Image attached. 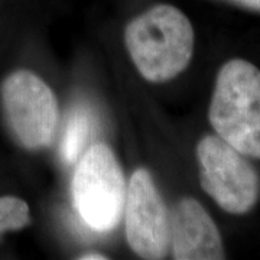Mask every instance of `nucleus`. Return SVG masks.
<instances>
[{
    "instance_id": "f257e3e1",
    "label": "nucleus",
    "mask_w": 260,
    "mask_h": 260,
    "mask_svg": "<svg viewBox=\"0 0 260 260\" xmlns=\"http://www.w3.org/2000/svg\"><path fill=\"white\" fill-rule=\"evenodd\" d=\"M124 42L142 77L149 83H165L189 64L194 29L181 10L158 5L130 22Z\"/></svg>"
},
{
    "instance_id": "f03ea898",
    "label": "nucleus",
    "mask_w": 260,
    "mask_h": 260,
    "mask_svg": "<svg viewBox=\"0 0 260 260\" xmlns=\"http://www.w3.org/2000/svg\"><path fill=\"white\" fill-rule=\"evenodd\" d=\"M210 123L244 156L260 159V70L249 61L223 65L214 87Z\"/></svg>"
},
{
    "instance_id": "7ed1b4c3",
    "label": "nucleus",
    "mask_w": 260,
    "mask_h": 260,
    "mask_svg": "<svg viewBox=\"0 0 260 260\" xmlns=\"http://www.w3.org/2000/svg\"><path fill=\"white\" fill-rule=\"evenodd\" d=\"M73 203L83 221L107 233L124 213L127 185L117 159L106 143L91 145L83 153L73 177Z\"/></svg>"
},
{
    "instance_id": "20e7f679",
    "label": "nucleus",
    "mask_w": 260,
    "mask_h": 260,
    "mask_svg": "<svg viewBox=\"0 0 260 260\" xmlns=\"http://www.w3.org/2000/svg\"><path fill=\"white\" fill-rule=\"evenodd\" d=\"M6 126L13 139L26 150L47 148L58 126V102L54 91L37 74L18 70L0 87Z\"/></svg>"
},
{
    "instance_id": "39448f33",
    "label": "nucleus",
    "mask_w": 260,
    "mask_h": 260,
    "mask_svg": "<svg viewBox=\"0 0 260 260\" xmlns=\"http://www.w3.org/2000/svg\"><path fill=\"white\" fill-rule=\"evenodd\" d=\"M201 186L224 211L244 214L260 197V177L244 155L220 136H205L197 146Z\"/></svg>"
},
{
    "instance_id": "423d86ee",
    "label": "nucleus",
    "mask_w": 260,
    "mask_h": 260,
    "mask_svg": "<svg viewBox=\"0 0 260 260\" xmlns=\"http://www.w3.org/2000/svg\"><path fill=\"white\" fill-rule=\"evenodd\" d=\"M126 237L143 259H164L171 247V217L148 169H136L124 204Z\"/></svg>"
},
{
    "instance_id": "0eeeda50",
    "label": "nucleus",
    "mask_w": 260,
    "mask_h": 260,
    "mask_svg": "<svg viewBox=\"0 0 260 260\" xmlns=\"http://www.w3.org/2000/svg\"><path fill=\"white\" fill-rule=\"evenodd\" d=\"M171 249L172 257L177 260H220L225 257L217 225L194 198H182L172 210Z\"/></svg>"
},
{
    "instance_id": "6e6552de",
    "label": "nucleus",
    "mask_w": 260,
    "mask_h": 260,
    "mask_svg": "<svg viewBox=\"0 0 260 260\" xmlns=\"http://www.w3.org/2000/svg\"><path fill=\"white\" fill-rule=\"evenodd\" d=\"M93 130L91 113L85 107L74 109L65 126L64 136L61 142V155L67 164H74L80 158L85 143L90 139Z\"/></svg>"
},
{
    "instance_id": "1a4fd4ad",
    "label": "nucleus",
    "mask_w": 260,
    "mask_h": 260,
    "mask_svg": "<svg viewBox=\"0 0 260 260\" xmlns=\"http://www.w3.org/2000/svg\"><path fill=\"white\" fill-rule=\"evenodd\" d=\"M30 224L29 205L13 195L0 197V234L25 229Z\"/></svg>"
},
{
    "instance_id": "9d476101",
    "label": "nucleus",
    "mask_w": 260,
    "mask_h": 260,
    "mask_svg": "<svg viewBox=\"0 0 260 260\" xmlns=\"http://www.w3.org/2000/svg\"><path fill=\"white\" fill-rule=\"evenodd\" d=\"M240 5H244L247 8H253V9L260 10V0H234Z\"/></svg>"
},
{
    "instance_id": "9b49d317",
    "label": "nucleus",
    "mask_w": 260,
    "mask_h": 260,
    "mask_svg": "<svg viewBox=\"0 0 260 260\" xmlns=\"http://www.w3.org/2000/svg\"><path fill=\"white\" fill-rule=\"evenodd\" d=\"M80 260H107V256H103L99 253H88V254H84L78 257Z\"/></svg>"
}]
</instances>
